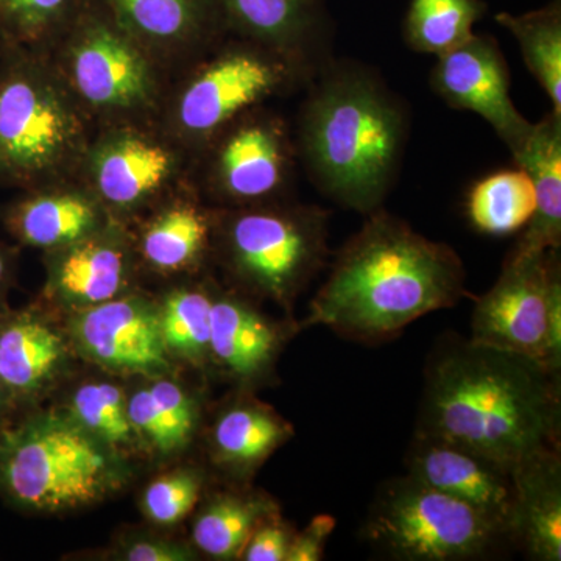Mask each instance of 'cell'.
<instances>
[{
    "label": "cell",
    "mask_w": 561,
    "mask_h": 561,
    "mask_svg": "<svg viewBox=\"0 0 561 561\" xmlns=\"http://www.w3.org/2000/svg\"><path fill=\"white\" fill-rule=\"evenodd\" d=\"M415 434L508 467L561 449V375L522 354L443 335L424 367Z\"/></svg>",
    "instance_id": "6da1fadb"
},
{
    "label": "cell",
    "mask_w": 561,
    "mask_h": 561,
    "mask_svg": "<svg viewBox=\"0 0 561 561\" xmlns=\"http://www.w3.org/2000/svg\"><path fill=\"white\" fill-rule=\"evenodd\" d=\"M467 295V271L456 250L379 208L335 254L300 327L378 345Z\"/></svg>",
    "instance_id": "7a4b0ae2"
},
{
    "label": "cell",
    "mask_w": 561,
    "mask_h": 561,
    "mask_svg": "<svg viewBox=\"0 0 561 561\" xmlns=\"http://www.w3.org/2000/svg\"><path fill=\"white\" fill-rule=\"evenodd\" d=\"M408 136L401 99L364 66L341 62L302 105L298 149L321 194L368 216L393 187Z\"/></svg>",
    "instance_id": "3957f363"
},
{
    "label": "cell",
    "mask_w": 561,
    "mask_h": 561,
    "mask_svg": "<svg viewBox=\"0 0 561 561\" xmlns=\"http://www.w3.org/2000/svg\"><path fill=\"white\" fill-rule=\"evenodd\" d=\"M117 481L108 446L76 420L39 415L0 432V494L28 512L102 500Z\"/></svg>",
    "instance_id": "277c9868"
},
{
    "label": "cell",
    "mask_w": 561,
    "mask_h": 561,
    "mask_svg": "<svg viewBox=\"0 0 561 561\" xmlns=\"http://www.w3.org/2000/svg\"><path fill=\"white\" fill-rule=\"evenodd\" d=\"M81 146L83 124L68 92L27 47L0 44V183H44Z\"/></svg>",
    "instance_id": "5b68a950"
},
{
    "label": "cell",
    "mask_w": 561,
    "mask_h": 561,
    "mask_svg": "<svg viewBox=\"0 0 561 561\" xmlns=\"http://www.w3.org/2000/svg\"><path fill=\"white\" fill-rule=\"evenodd\" d=\"M362 535L397 561H479L505 556L511 537L463 502L405 472L383 482Z\"/></svg>",
    "instance_id": "8992f818"
},
{
    "label": "cell",
    "mask_w": 561,
    "mask_h": 561,
    "mask_svg": "<svg viewBox=\"0 0 561 561\" xmlns=\"http://www.w3.org/2000/svg\"><path fill=\"white\" fill-rule=\"evenodd\" d=\"M330 213L319 206L250 208L221 225L225 261L239 283L290 309L330 257Z\"/></svg>",
    "instance_id": "52a82bcc"
},
{
    "label": "cell",
    "mask_w": 561,
    "mask_h": 561,
    "mask_svg": "<svg viewBox=\"0 0 561 561\" xmlns=\"http://www.w3.org/2000/svg\"><path fill=\"white\" fill-rule=\"evenodd\" d=\"M470 341L522 354L561 375L560 250L508 251L500 278L476 301Z\"/></svg>",
    "instance_id": "ba28073f"
},
{
    "label": "cell",
    "mask_w": 561,
    "mask_h": 561,
    "mask_svg": "<svg viewBox=\"0 0 561 561\" xmlns=\"http://www.w3.org/2000/svg\"><path fill=\"white\" fill-rule=\"evenodd\" d=\"M298 66L302 65L273 50H228L187 84L179 105L181 128L194 136L214 135L283 90Z\"/></svg>",
    "instance_id": "9c48e42d"
},
{
    "label": "cell",
    "mask_w": 561,
    "mask_h": 561,
    "mask_svg": "<svg viewBox=\"0 0 561 561\" xmlns=\"http://www.w3.org/2000/svg\"><path fill=\"white\" fill-rule=\"evenodd\" d=\"M430 81L446 105L471 111L489 122L511 153L529 135L531 122L512 101L507 61L491 36L474 33L457 49L437 57Z\"/></svg>",
    "instance_id": "30bf717a"
},
{
    "label": "cell",
    "mask_w": 561,
    "mask_h": 561,
    "mask_svg": "<svg viewBox=\"0 0 561 561\" xmlns=\"http://www.w3.org/2000/svg\"><path fill=\"white\" fill-rule=\"evenodd\" d=\"M405 468L412 478L470 505L512 540L516 511L515 467L456 443L415 434L405 453Z\"/></svg>",
    "instance_id": "8fae6325"
},
{
    "label": "cell",
    "mask_w": 561,
    "mask_h": 561,
    "mask_svg": "<svg viewBox=\"0 0 561 561\" xmlns=\"http://www.w3.org/2000/svg\"><path fill=\"white\" fill-rule=\"evenodd\" d=\"M70 80L77 94L94 108L131 111L149 103L153 77L130 33L91 18L73 36Z\"/></svg>",
    "instance_id": "7c38bea8"
},
{
    "label": "cell",
    "mask_w": 561,
    "mask_h": 561,
    "mask_svg": "<svg viewBox=\"0 0 561 561\" xmlns=\"http://www.w3.org/2000/svg\"><path fill=\"white\" fill-rule=\"evenodd\" d=\"M73 335L84 356L108 370L160 375L169 368L160 313L140 298H113L83 309Z\"/></svg>",
    "instance_id": "4fadbf2b"
},
{
    "label": "cell",
    "mask_w": 561,
    "mask_h": 561,
    "mask_svg": "<svg viewBox=\"0 0 561 561\" xmlns=\"http://www.w3.org/2000/svg\"><path fill=\"white\" fill-rule=\"evenodd\" d=\"M291 147L279 121L242 122L217 151L216 183L225 197L253 203L279 194L289 180Z\"/></svg>",
    "instance_id": "5bb4252c"
},
{
    "label": "cell",
    "mask_w": 561,
    "mask_h": 561,
    "mask_svg": "<svg viewBox=\"0 0 561 561\" xmlns=\"http://www.w3.org/2000/svg\"><path fill=\"white\" fill-rule=\"evenodd\" d=\"M301 331L300 323H276L241 298L213 297L209 356L231 378L256 382L272 371L284 343Z\"/></svg>",
    "instance_id": "9a60e30c"
},
{
    "label": "cell",
    "mask_w": 561,
    "mask_h": 561,
    "mask_svg": "<svg viewBox=\"0 0 561 561\" xmlns=\"http://www.w3.org/2000/svg\"><path fill=\"white\" fill-rule=\"evenodd\" d=\"M66 360L60 332L33 311H0V386L11 409L39 397Z\"/></svg>",
    "instance_id": "2e32d148"
},
{
    "label": "cell",
    "mask_w": 561,
    "mask_h": 561,
    "mask_svg": "<svg viewBox=\"0 0 561 561\" xmlns=\"http://www.w3.org/2000/svg\"><path fill=\"white\" fill-rule=\"evenodd\" d=\"M513 548L535 561L561 560V449H549L515 468Z\"/></svg>",
    "instance_id": "e0dca14e"
},
{
    "label": "cell",
    "mask_w": 561,
    "mask_h": 561,
    "mask_svg": "<svg viewBox=\"0 0 561 561\" xmlns=\"http://www.w3.org/2000/svg\"><path fill=\"white\" fill-rule=\"evenodd\" d=\"M513 160L534 183L537 208L511 253L534 254L561 247V116L551 113L531 124Z\"/></svg>",
    "instance_id": "ac0fdd59"
},
{
    "label": "cell",
    "mask_w": 561,
    "mask_h": 561,
    "mask_svg": "<svg viewBox=\"0 0 561 561\" xmlns=\"http://www.w3.org/2000/svg\"><path fill=\"white\" fill-rule=\"evenodd\" d=\"M171 151L139 135L111 136L95 149L92 180L103 201L131 208L160 190L173 172Z\"/></svg>",
    "instance_id": "d6986e66"
},
{
    "label": "cell",
    "mask_w": 561,
    "mask_h": 561,
    "mask_svg": "<svg viewBox=\"0 0 561 561\" xmlns=\"http://www.w3.org/2000/svg\"><path fill=\"white\" fill-rule=\"evenodd\" d=\"M128 257L124 249L98 232L57 249L49 265L47 290L72 308L117 298L128 279Z\"/></svg>",
    "instance_id": "ffe728a7"
},
{
    "label": "cell",
    "mask_w": 561,
    "mask_h": 561,
    "mask_svg": "<svg viewBox=\"0 0 561 561\" xmlns=\"http://www.w3.org/2000/svg\"><path fill=\"white\" fill-rule=\"evenodd\" d=\"M283 416L257 401H236L221 411L210 432L214 460L243 474L260 467L279 446L294 437Z\"/></svg>",
    "instance_id": "44dd1931"
},
{
    "label": "cell",
    "mask_w": 561,
    "mask_h": 561,
    "mask_svg": "<svg viewBox=\"0 0 561 561\" xmlns=\"http://www.w3.org/2000/svg\"><path fill=\"white\" fill-rule=\"evenodd\" d=\"M11 234L38 249H61L98 232L101 210L77 192L36 194L13 203L5 213Z\"/></svg>",
    "instance_id": "7402d4cb"
},
{
    "label": "cell",
    "mask_w": 561,
    "mask_h": 561,
    "mask_svg": "<svg viewBox=\"0 0 561 561\" xmlns=\"http://www.w3.org/2000/svg\"><path fill=\"white\" fill-rule=\"evenodd\" d=\"M220 5L239 31L300 65L319 32L316 0H220Z\"/></svg>",
    "instance_id": "603a6c76"
},
{
    "label": "cell",
    "mask_w": 561,
    "mask_h": 561,
    "mask_svg": "<svg viewBox=\"0 0 561 561\" xmlns=\"http://www.w3.org/2000/svg\"><path fill=\"white\" fill-rule=\"evenodd\" d=\"M278 513V505L257 494H219L208 502L194 524L195 545L216 560L241 559L253 531Z\"/></svg>",
    "instance_id": "cb8c5ba5"
},
{
    "label": "cell",
    "mask_w": 561,
    "mask_h": 561,
    "mask_svg": "<svg viewBox=\"0 0 561 561\" xmlns=\"http://www.w3.org/2000/svg\"><path fill=\"white\" fill-rule=\"evenodd\" d=\"M537 208L530 176L522 168L491 173L471 187L467 216L482 234L508 236L522 231Z\"/></svg>",
    "instance_id": "d4e9b609"
},
{
    "label": "cell",
    "mask_w": 561,
    "mask_h": 561,
    "mask_svg": "<svg viewBox=\"0 0 561 561\" xmlns=\"http://www.w3.org/2000/svg\"><path fill=\"white\" fill-rule=\"evenodd\" d=\"M496 22L522 49L524 62L561 116V5L560 0L545 9L524 14H496Z\"/></svg>",
    "instance_id": "484cf974"
},
{
    "label": "cell",
    "mask_w": 561,
    "mask_h": 561,
    "mask_svg": "<svg viewBox=\"0 0 561 561\" xmlns=\"http://www.w3.org/2000/svg\"><path fill=\"white\" fill-rule=\"evenodd\" d=\"M486 5L482 0H411L404 21V41L419 54H448L472 38Z\"/></svg>",
    "instance_id": "4316f807"
},
{
    "label": "cell",
    "mask_w": 561,
    "mask_h": 561,
    "mask_svg": "<svg viewBox=\"0 0 561 561\" xmlns=\"http://www.w3.org/2000/svg\"><path fill=\"white\" fill-rule=\"evenodd\" d=\"M125 32L150 43L191 38L206 16L205 0H108Z\"/></svg>",
    "instance_id": "83f0119b"
},
{
    "label": "cell",
    "mask_w": 561,
    "mask_h": 561,
    "mask_svg": "<svg viewBox=\"0 0 561 561\" xmlns=\"http://www.w3.org/2000/svg\"><path fill=\"white\" fill-rule=\"evenodd\" d=\"M208 217L192 205L173 206L150 225L144 236V256L160 271H180L192 264L209 241Z\"/></svg>",
    "instance_id": "f1b7e54d"
},
{
    "label": "cell",
    "mask_w": 561,
    "mask_h": 561,
    "mask_svg": "<svg viewBox=\"0 0 561 561\" xmlns=\"http://www.w3.org/2000/svg\"><path fill=\"white\" fill-rule=\"evenodd\" d=\"M213 297L203 290L172 294L160 312L162 342L168 353L202 364L209 356Z\"/></svg>",
    "instance_id": "f546056e"
},
{
    "label": "cell",
    "mask_w": 561,
    "mask_h": 561,
    "mask_svg": "<svg viewBox=\"0 0 561 561\" xmlns=\"http://www.w3.org/2000/svg\"><path fill=\"white\" fill-rule=\"evenodd\" d=\"M70 409L73 420L108 448H130L138 437L127 400L113 383H84L73 391Z\"/></svg>",
    "instance_id": "4dcf8cb0"
},
{
    "label": "cell",
    "mask_w": 561,
    "mask_h": 561,
    "mask_svg": "<svg viewBox=\"0 0 561 561\" xmlns=\"http://www.w3.org/2000/svg\"><path fill=\"white\" fill-rule=\"evenodd\" d=\"M72 0H0V44L27 47L68 14Z\"/></svg>",
    "instance_id": "1f68e13d"
},
{
    "label": "cell",
    "mask_w": 561,
    "mask_h": 561,
    "mask_svg": "<svg viewBox=\"0 0 561 561\" xmlns=\"http://www.w3.org/2000/svg\"><path fill=\"white\" fill-rule=\"evenodd\" d=\"M201 476L192 471L172 472L151 482L144 494V508L154 523L181 522L201 496Z\"/></svg>",
    "instance_id": "d6a6232c"
},
{
    "label": "cell",
    "mask_w": 561,
    "mask_h": 561,
    "mask_svg": "<svg viewBox=\"0 0 561 561\" xmlns=\"http://www.w3.org/2000/svg\"><path fill=\"white\" fill-rule=\"evenodd\" d=\"M157 409L158 419L164 430L168 451H175L186 445L194 432L195 405L186 391L171 381H160L147 387Z\"/></svg>",
    "instance_id": "836d02e7"
},
{
    "label": "cell",
    "mask_w": 561,
    "mask_h": 561,
    "mask_svg": "<svg viewBox=\"0 0 561 561\" xmlns=\"http://www.w3.org/2000/svg\"><path fill=\"white\" fill-rule=\"evenodd\" d=\"M295 530L278 515L265 519L251 535L241 553L245 561H286Z\"/></svg>",
    "instance_id": "e575fe53"
},
{
    "label": "cell",
    "mask_w": 561,
    "mask_h": 561,
    "mask_svg": "<svg viewBox=\"0 0 561 561\" xmlns=\"http://www.w3.org/2000/svg\"><path fill=\"white\" fill-rule=\"evenodd\" d=\"M334 516L328 513H320L313 516L311 523L301 531H295L291 538L289 551H287L286 561H320L323 560L327 551L328 541L334 534Z\"/></svg>",
    "instance_id": "d590c367"
},
{
    "label": "cell",
    "mask_w": 561,
    "mask_h": 561,
    "mask_svg": "<svg viewBox=\"0 0 561 561\" xmlns=\"http://www.w3.org/2000/svg\"><path fill=\"white\" fill-rule=\"evenodd\" d=\"M124 559L130 561H183L192 559L190 552L176 548L171 542L138 541L124 552Z\"/></svg>",
    "instance_id": "8d00e7d4"
},
{
    "label": "cell",
    "mask_w": 561,
    "mask_h": 561,
    "mask_svg": "<svg viewBox=\"0 0 561 561\" xmlns=\"http://www.w3.org/2000/svg\"><path fill=\"white\" fill-rule=\"evenodd\" d=\"M11 276H13V264H11L10 253L0 245V311L7 308L5 295L11 284Z\"/></svg>",
    "instance_id": "74e56055"
},
{
    "label": "cell",
    "mask_w": 561,
    "mask_h": 561,
    "mask_svg": "<svg viewBox=\"0 0 561 561\" xmlns=\"http://www.w3.org/2000/svg\"><path fill=\"white\" fill-rule=\"evenodd\" d=\"M11 413H13V409H11L5 391H3L2 386H0V432L5 430L11 421H13L11 420Z\"/></svg>",
    "instance_id": "f35d334b"
}]
</instances>
